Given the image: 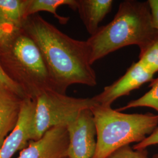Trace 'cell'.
I'll list each match as a JSON object with an SVG mask.
<instances>
[{
    "mask_svg": "<svg viewBox=\"0 0 158 158\" xmlns=\"http://www.w3.org/2000/svg\"><path fill=\"white\" fill-rule=\"evenodd\" d=\"M23 28L38 46L54 90L66 94L75 84L96 86L86 41L69 36L38 14L29 17Z\"/></svg>",
    "mask_w": 158,
    "mask_h": 158,
    "instance_id": "obj_1",
    "label": "cell"
},
{
    "mask_svg": "<svg viewBox=\"0 0 158 158\" xmlns=\"http://www.w3.org/2000/svg\"><path fill=\"white\" fill-rule=\"evenodd\" d=\"M158 38L148 1L125 0L120 3L113 20L86 40L91 64L128 46H138L141 53Z\"/></svg>",
    "mask_w": 158,
    "mask_h": 158,
    "instance_id": "obj_2",
    "label": "cell"
},
{
    "mask_svg": "<svg viewBox=\"0 0 158 158\" xmlns=\"http://www.w3.org/2000/svg\"><path fill=\"white\" fill-rule=\"evenodd\" d=\"M0 64L27 98L34 99L43 91L53 90L40 49L23 28L0 40Z\"/></svg>",
    "mask_w": 158,
    "mask_h": 158,
    "instance_id": "obj_3",
    "label": "cell"
},
{
    "mask_svg": "<svg viewBox=\"0 0 158 158\" xmlns=\"http://www.w3.org/2000/svg\"><path fill=\"white\" fill-rule=\"evenodd\" d=\"M91 110L97 132V147L93 158H106L122 147L139 143L158 127V114H125L99 105Z\"/></svg>",
    "mask_w": 158,
    "mask_h": 158,
    "instance_id": "obj_4",
    "label": "cell"
},
{
    "mask_svg": "<svg viewBox=\"0 0 158 158\" xmlns=\"http://www.w3.org/2000/svg\"><path fill=\"white\" fill-rule=\"evenodd\" d=\"M35 114L31 141L41 138L51 128L68 127L85 109L97 105L92 98H76L48 89L34 99Z\"/></svg>",
    "mask_w": 158,
    "mask_h": 158,
    "instance_id": "obj_5",
    "label": "cell"
},
{
    "mask_svg": "<svg viewBox=\"0 0 158 158\" xmlns=\"http://www.w3.org/2000/svg\"><path fill=\"white\" fill-rule=\"evenodd\" d=\"M67 129L69 137L68 158H93L97 147V132L91 109L82 110Z\"/></svg>",
    "mask_w": 158,
    "mask_h": 158,
    "instance_id": "obj_6",
    "label": "cell"
},
{
    "mask_svg": "<svg viewBox=\"0 0 158 158\" xmlns=\"http://www.w3.org/2000/svg\"><path fill=\"white\" fill-rule=\"evenodd\" d=\"M154 74L148 71L139 62H134L126 73L113 84L106 86L100 94L92 97L97 105L111 107L117 98L129 95L147 82H151Z\"/></svg>",
    "mask_w": 158,
    "mask_h": 158,
    "instance_id": "obj_7",
    "label": "cell"
},
{
    "mask_svg": "<svg viewBox=\"0 0 158 158\" xmlns=\"http://www.w3.org/2000/svg\"><path fill=\"white\" fill-rule=\"evenodd\" d=\"M69 137L66 127L48 131L36 141H31L17 158H64L68 157Z\"/></svg>",
    "mask_w": 158,
    "mask_h": 158,
    "instance_id": "obj_8",
    "label": "cell"
},
{
    "mask_svg": "<svg viewBox=\"0 0 158 158\" xmlns=\"http://www.w3.org/2000/svg\"><path fill=\"white\" fill-rule=\"evenodd\" d=\"M34 114V100L25 98L22 104L17 124L0 148V158H12L18 151H22L27 147L32 139Z\"/></svg>",
    "mask_w": 158,
    "mask_h": 158,
    "instance_id": "obj_9",
    "label": "cell"
},
{
    "mask_svg": "<svg viewBox=\"0 0 158 158\" xmlns=\"http://www.w3.org/2000/svg\"><path fill=\"white\" fill-rule=\"evenodd\" d=\"M25 98L0 86V148L17 124Z\"/></svg>",
    "mask_w": 158,
    "mask_h": 158,
    "instance_id": "obj_10",
    "label": "cell"
},
{
    "mask_svg": "<svg viewBox=\"0 0 158 158\" xmlns=\"http://www.w3.org/2000/svg\"><path fill=\"white\" fill-rule=\"evenodd\" d=\"M113 0H77L76 11L90 36L96 33L99 24L111 11Z\"/></svg>",
    "mask_w": 158,
    "mask_h": 158,
    "instance_id": "obj_11",
    "label": "cell"
},
{
    "mask_svg": "<svg viewBox=\"0 0 158 158\" xmlns=\"http://www.w3.org/2000/svg\"><path fill=\"white\" fill-rule=\"evenodd\" d=\"M29 0H0V23L13 30L23 28Z\"/></svg>",
    "mask_w": 158,
    "mask_h": 158,
    "instance_id": "obj_12",
    "label": "cell"
},
{
    "mask_svg": "<svg viewBox=\"0 0 158 158\" xmlns=\"http://www.w3.org/2000/svg\"><path fill=\"white\" fill-rule=\"evenodd\" d=\"M62 6H69L76 11L77 0H29L27 15L29 17L39 12H48L53 14L60 23L64 25L68 23L70 18L60 16L57 13V8Z\"/></svg>",
    "mask_w": 158,
    "mask_h": 158,
    "instance_id": "obj_13",
    "label": "cell"
},
{
    "mask_svg": "<svg viewBox=\"0 0 158 158\" xmlns=\"http://www.w3.org/2000/svg\"><path fill=\"white\" fill-rule=\"evenodd\" d=\"M150 90L148 91L140 98L131 100L123 107L117 110L124 111L131 108L149 107L156 110L158 113V77L154 79L149 85Z\"/></svg>",
    "mask_w": 158,
    "mask_h": 158,
    "instance_id": "obj_14",
    "label": "cell"
},
{
    "mask_svg": "<svg viewBox=\"0 0 158 158\" xmlns=\"http://www.w3.org/2000/svg\"><path fill=\"white\" fill-rule=\"evenodd\" d=\"M138 62L153 74L158 72V38L139 53Z\"/></svg>",
    "mask_w": 158,
    "mask_h": 158,
    "instance_id": "obj_15",
    "label": "cell"
},
{
    "mask_svg": "<svg viewBox=\"0 0 158 158\" xmlns=\"http://www.w3.org/2000/svg\"><path fill=\"white\" fill-rule=\"evenodd\" d=\"M106 158H149L147 149L135 150L130 145L122 147Z\"/></svg>",
    "mask_w": 158,
    "mask_h": 158,
    "instance_id": "obj_16",
    "label": "cell"
},
{
    "mask_svg": "<svg viewBox=\"0 0 158 158\" xmlns=\"http://www.w3.org/2000/svg\"><path fill=\"white\" fill-rule=\"evenodd\" d=\"M0 86L4 87L10 90L14 91V93H15L21 97L23 98H27V97L25 95L23 91L21 90V89L7 76L5 72L4 71L3 69L1 67V64H0Z\"/></svg>",
    "mask_w": 158,
    "mask_h": 158,
    "instance_id": "obj_17",
    "label": "cell"
},
{
    "mask_svg": "<svg viewBox=\"0 0 158 158\" xmlns=\"http://www.w3.org/2000/svg\"><path fill=\"white\" fill-rule=\"evenodd\" d=\"M158 144V127L150 135L142 141L136 143L132 148L135 150H143L147 149L148 147Z\"/></svg>",
    "mask_w": 158,
    "mask_h": 158,
    "instance_id": "obj_18",
    "label": "cell"
},
{
    "mask_svg": "<svg viewBox=\"0 0 158 158\" xmlns=\"http://www.w3.org/2000/svg\"><path fill=\"white\" fill-rule=\"evenodd\" d=\"M148 2L151 8L154 28L158 33V0H148Z\"/></svg>",
    "mask_w": 158,
    "mask_h": 158,
    "instance_id": "obj_19",
    "label": "cell"
},
{
    "mask_svg": "<svg viewBox=\"0 0 158 158\" xmlns=\"http://www.w3.org/2000/svg\"><path fill=\"white\" fill-rule=\"evenodd\" d=\"M16 31V30H15ZM15 31V30H13L12 29L8 28L4 26L3 25L0 23V40H1L3 37H4L6 35L11 34Z\"/></svg>",
    "mask_w": 158,
    "mask_h": 158,
    "instance_id": "obj_20",
    "label": "cell"
},
{
    "mask_svg": "<svg viewBox=\"0 0 158 158\" xmlns=\"http://www.w3.org/2000/svg\"><path fill=\"white\" fill-rule=\"evenodd\" d=\"M152 158H158V154H156V155H155L153 156Z\"/></svg>",
    "mask_w": 158,
    "mask_h": 158,
    "instance_id": "obj_21",
    "label": "cell"
},
{
    "mask_svg": "<svg viewBox=\"0 0 158 158\" xmlns=\"http://www.w3.org/2000/svg\"><path fill=\"white\" fill-rule=\"evenodd\" d=\"M68 158V157H66V158Z\"/></svg>",
    "mask_w": 158,
    "mask_h": 158,
    "instance_id": "obj_22",
    "label": "cell"
}]
</instances>
